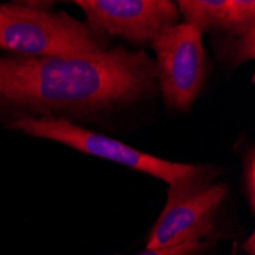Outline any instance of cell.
Here are the masks:
<instances>
[{
	"label": "cell",
	"mask_w": 255,
	"mask_h": 255,
	"mask_svg": "<svg viewBox=\"0 0 255 255\" xmlns=\"http://www.w3.org/2000/svg\"><path fill=\"white\" fill-rule=\"evenodd\" d=\"M154 87L153 60L124 46L89 58L0 57V106L32 118H97L151 97Z\"/></svg>",
	"instance_id": "6da1fadb"
},
{
	"label": "cell",
	"mask_w": 255,
	"mask_h": 255,
	"mask_svg": "<svg viewBox=\"0 0 255 255\" xmlns=\"http://www.w3.org/2000/svg\"><path fill=\"white\" fill-rule=\"evenodd\" d=\"M0 49L34 58H89L110 49L109 38L60 11L0 5Z\"/></svg>",
	"instance_id": "7a4b0ae2"
},
{
	"label": "cell",
	"mask_w": 255,
	"mask_h": 255,
	"mask_svg": "<svg viewBox=\"0 0 255 255\" xmlns=\"http://www.w3.org/2000/svg\"><path fill=\"white\" fill-rule=\"evenodd\" d=\"M219 168L206 165L190 179L170 185L167 203L148 233L145 249L171 248L216 239V217L228 188L216 183Z\"/></svg>",
	"instance_id": "3957f363"
},
{
	"label": "cell",
	"mask_w": 255,
	"mask_h": 255,
	"mask_svg": "<svg viewBox=\"0 0 255 255\" xmlns=\"http://www.w3.org/2000/svg\"><path fill=\"white\" fill-rule=\"evenodd\" d=\"M8 127L32 137L48 139V141L67 145L84 154L106 159L115 162V164L131 168L134 171L145 173L148 176L167 182L168 185L183 179H190L202 173L206 167L160 159L157 156L133 148L118 141V139L84 128L66 118L18 117L12 123H9Z\"/></svg>",
	"instance_id": "277c9868"
},
{
	"label": "cell",
	"mask_w": 255,
	"mask_h": 255,
	"mask_svg": "<svg viewBox=\"0 0 255 255\" xmlns=\"http://www.w3.org/2000/svg\"><path fill=\"white\" fill-rule=\"evenodd\" d=\"M160 95L170 110L187 112L197 100L208 75L203 34L179 21L151 43Z\"/></svg>",
	"instance_id": "5b68a950"
},
{
	"label": "cell",
	"mask_w": 255,
	"mask_h": 255,
	"mask_svg": "<svg viewBox=\"0 0 255 255\" xmlns=\"http://www.w3.org/2000/svg\"><path fill=\"white\" fill-rule=\"evenodd\" d=\"M86 25L104 37H120L147 46L180 21L176 2L170 0H77Z\"/></svg>",
	"instance_id": "8992f818"
},
{
	"label": "cell",
	"mask_w": 255,
	"mask_h": 255,
	"mask_svg": "<svg viewBox=\"0 0 255 255\" xmlns=\"http://www.w3.org/2000/svg\"><path fill=\"white\" fill-rule=\"evenodd\" d=\"M176 5L182 21L202 34L236 37L255 29L254 0H180Z\"/></svg>",
	"instance_id": "52a82bcc"
},
{
	"label": "cell",
	"mask_w": 255,
	"mask_h": 255,
	"mask_svg": "<svg viewBox=\"0 0 255 255\" xmlns=\"http://www.w3.org/2000/svg\"><path fill=\"white\" fill-rule=\"evenodd\" d=\"M254 35L255 29L243 35L236 37H219L214 41V52L217 60L229 69H236L242 63L254 60Z\"/></svg>",
	"instance_id": "ba28073f"
},
{
	"label": "cell",
	"mask_w": 255,
	"mask_h": 255,
	"mask_svg": "<svg viewBox=\"0 0 255 255\" xmlns=\"http://www.w3.org/2000/svg\"><path fill=\"white\" fill-rule=\"evenodd\" d=\"M242 190L249 203L251 211L255 210V151L249 147L242 154Z\"/></svg>",
	"instance_id": "9c48e42d"
},
{
	"label": "cell",
	"mask_w": 255,
	"mask_h": 255,
	"mask_svg": "<svg viewBox=\"0 0 255 255\" xmlns=\"http://www.w3.org/2000/svg\"><path fill=\"white\" fill-rule=\"evenodd\" d=\"M214 246V240L208 242H191L183 243L171 248H162V249H145L136 255H200L208 251H211Z\"/></svg>",
	"instance_id": "30bf717a"
},
{
	"label": "cell",
	"mask_w": 255,
	"mask_h": 255,
	"mask_svg": "<svg viewBox=\"0 0 255 255\" xmlns=\"http://www.w3.org/2000/svg\"><path fill=\"white\" fill-rule=\"evenodd\" d=\"M0 17H2V6H0Z\"/></svg>",
	"instance_id": "8fae6325"
}]
</instances>
